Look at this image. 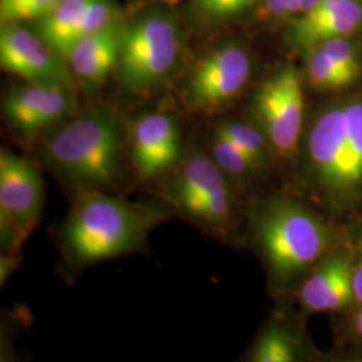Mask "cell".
<instances>
[{"instance_id": "obj_1", "label": "cell", "mask_w": 362, "mask_h": 362, "mask_svg": "<svg viewBox=\"0 0 362 362\" xmlns=\"http://www.w3.org/2000/svg\"><path fill=\"white\" fill-rule=\"evenodd\" d=\"M300 149V177L313 200L334 216L362 209V97L326 106Z\"/></svg>"}, {"instance_id": "obj_2", "label": "cell", "mask_w": 362, "mask_h": 362, "mask_svg": "<svg viewBox=\"0 0 362 362\" xmlns=\"http://www.w3.org/2000/svg\"><path fill=\"white\" fill-rule=\"evenodd\" d=\"M254 235L276 284L288 285L338 248L330 221L313 208L286 197L264 200L254 215Z\"/></svg>"}, {"instance_id": "obj_3", "label": "cell", "mask_w": 362, "mask_h": 362, "mask_svg": "<svg viewBox=\"0 0 362 362\" xmlns=\"http://www.w3.org/2000/svg\"><path fill=\"white\" fill-rule=\"evenodd\" d=\"M165 215L104 191H79L64 227V245L78 264L117 258L137 250Z\"/></svg>"}, {"instance_id": "obj_4", "label": "cell", "mask_w": 362, "mask_h": 362, "mask_svg": "<svg viewBox=\"0 0 362 362\" xmlns=\"http://www.w3.org/2000/svg\"><path fill=\"white\" fill-rule=\"evenodd\" d=\"M121 130L106 113L79 117L55 130L43 145L47 165L79 191H105L121 175Z\"/></svg>"}, {"instance_id": "obj_5", "label": "cell", "mask_w": 362, "mask_h": 362, "mask_svg": "<svg viewBox=\"0 0 362 362\" xmlns=\"http://www.w3.org/2000/svg\"><path fill=\"white\" fill-rule=\"evenodd\" d=\"M170 172L163 188L169 204L209 233L231 236L238 224L236 187L211 155L192 153Z\"/></svg>"}, {"instance_id": "obj_6", "label": "cell", "mask_w": 362, "mask_h": 362, "mask_svg": "<svg viewBox=\"0 0 362 362\" xmlns=\"http://www.w3.org/2000/svg\"><path fill=\"white\" fill-rule=\"evenodd\" d=\"M180 50V31L165 13H148L125 28L118 59L124 89L144 93L157 86L175 65Z\"/></svg>"}, {"instance_id": "obj_7", "label": "cell", "mask_w": 362, "mask_h": 362, "mask_svg": "<svg viewBox=\"0 0 362 362\" xmlns=\"http://www.w3.org/2000/svg\"><path fill=\"white\" fill-rule=\"evenodd\" d=\"M303 113L302 78L293 66L282 67L259 85L252 115L274 156L290 160L298 155L303 136Z\"/></svg>"}, {"instance_id": "obj_8", "label": "cell", "mask_w": 362, "mask_h": 362, "mask_svg": "<svg viewBox=\"0 0 362 362\" xmlns=\"http://www.w3.org/2000/svg\"><path fill=\"white\" fill-rule=\"evenodd\" d=\"M45 187L37 168L10 151L0 153L1 245L15 250L38 224Z\"/></svg>"}, {"instance_id": "obj_9", "label": "cell", "mask_w": 362, "mask_h": 362, "mask_svg": "<svg viewBox=\"0 0 362 362\" xmlns=\"http://www.w3.org/2000/svg\"><path fill=\"white\" fill-rule=\"evenodd\" d=\"M251 73L246 50L226 45L208 52L197 61L185 85L187 105L199 113H215L245 89Z\"/></svg>"}, {"instance_id": "obj_10", "label": "cell", "mask_w": 362, "mask_h": 362, "mask_svg": "<svg viewBox=\"0 0 362 362\" xmlns=\"http://www.w3.org/2000/svg\"><path fill=\"white\" fill-rule=\"evenodd\" d=\"M65 59L40 35L21 25H4L0 31V65L28 83L64 85L71 88Z\"/></svg>"}, {"instance_id": "obj_11", "label": "cell", "mask_w": 362, "mask_h": 362, "mask_svg": "<svg viewBox=\"0 0 362 362\" xmlns=\"http://www.w3.org/2000/svg\"><path fill=\"white\" fill-rule=\"evenodd\" d=\"M69 86L28 83L10 91L3 113L15 133L30 139L55 128L73 109Z\"/></svg>"}, {"instance_id": "obj_12", "label": "cell", "mask_w": 362, "mask_h": 362, "mask_svg": "<svg viewBox=\"0 0 362 362\" xmlns=\"http://www.w3.org/2000/svg\"><path fill=\"white\" fill-rule=\"evenodd\" d=\"M129 155L133 167L145 180L169 173L181 156L176 119L164 113H148L137 118L130 130Z\"/></svg>"}, {"instance_id": "obj_13", "label": "cell", "mask_w": 362, "mask_h": 362, "mask_svg": "<svg viewBox=\"0 0 362 362\" xmlns=\"http://www.w3.org/2000/svg\"><path fill=\"white\" fill-rule=\"evenodd\" d=\"M298 300L303 310L315 314L354 306L351 247H338L318 262L299 285Z\"/></svg>"}, {"instance_id": "obj_14", "label": "cell", "mask_w": 362, "mask_h": 362, "mask_svg": "<svg viewBox=\"0 0 362 362\" xmlns=\"http://www.w3.org/2000/svg\"><path fill=\"white\" fill-rule=\"evenodd\" d=\"M362 26V0H320L310 13L298 16L290 38L305 50L329 39L349 37Z\"/></svg>"}, {"instance_id": "obj_15", "label": "cell", "mask_w": 362, "mask_h": 362, "mask_svg": "<svg viewBox=\"0 0 362 362\" xmlns=\"http://www.w3.org/2000/svg\"><path fill=\"white\" fill-rule=\"evenodd\" d=\"M125 28L118 23L79 39L67 57L74 76L88 85L104 82L118 66Z\"/></svg>"}, {"instance_id": "obj_16", "label": "cell", "mask_w": 362, "mask_h": 362, "mask_svg": "<svg viewBox=\"0 0 362 362\" xmlns=\"http://www.w3.org/2000/svg\"><path fill=\"white\" fill-rule=\"evenodd\" d=\"M91 0H62L38 21V34L65 61L77 43L78 31Z\"/></svg>"}, {"instance_id": "obj_17", "label": "cell", "mask_w": 362, "mask_h": 362, "mask_svg": "<svg viewBox=\"0 0 362 362\" xmlns=\"http://www.w3.org/2000/svg\"><path fill=\"white\" fill-rule=\"evenodd\" d=\"M302 345L297 334L284 325H272L255 341L250 360L254 362H294L300 357Z\"/></svg>"}, {"instance_id": "obj_18", "label": "cell", "mask_w": 362, "mask_h": 362, "mask_svg": "<svg viewBox=\"0 0 362 362\" xmlns=\"http://www.w3.org/2000/svg\"><path fill=\"white\" fill-rule=\"evenodd\" d=\"M216 133L235 144L262 172L272 164V148L257 125L227 121L219 125Z\"/></svg>"}, {"instance_id": "obj_19", "label": "cell", "mask_w": 362, "mask_h": 362, "mask_svg": "<svg viewBox=\"0 0 362 362\" xmlns=\"http://www.w3.org/2000/svg\"><path fill=\"white\" fill-rule=\"evenodd\" d=\"M305 65L309 83L314 89L341 90L356 82L354 78L350 77L339 66H337L318 46L306 49Z\"/></svg>"}, {"instance_id": "obj_20", "label": "cell", "mask_w": 362, "mask_h": 362, "mask_svg": "<svg viewBox=\"0 0 362 362\" xmlns=\"http://www.w3.org/2000/svg\"><path fill=\"white\" fill-rule=\"evenodd\" d=\"M209 155L236 188L246 185L247 181L260 172L235 144L219 133H215Z\"/></svg>"}, {"instance_id": "obj_21", "label": "cell", "mask_w": 362, "mask_h": 362, "mask_svg": "<svg viewBox=\"0 0 362 362\" xmlns=\"http://www.w3.org/2000/svg\"><path fill=\"white\" fill-rule=\"evenodd\" d=\"M62 0H0V23L21 25L30 21H40L52 11Z\"/></svg>"}, {"instance_id": "obj_22", "label": "cell", "mask_w": 362, "mask_h": 362, "mask_svg": "<svg viewBox=\"0 0 362 362\" xmlns=\"http://www.w3.org/2000/svg\"><path fill=\"white\" fill-rule=\"evenodd\" d=\"M317 46L321 47L329 55V58L346 74H349L350 77L354 78L356 81L361 77L360 57L357 49L348 37L329 39Z\"/></svg>"}, {"instance_id": "obj_23", "label": "cell", "mask_w": 362, "mask_h": 362, "mask_svg": "<svg viewBox=\"0 0 362 362\" xmlns=\"http://www.w3.org/2000/svg\"><path fill=\"white\" fill-rule=\"evenodd\" d=\"M116 6L112 0H91L85 16L81 22L78 31V40L86 35L103 31L113 25H117ZM77 40V42H78Z\"/></svg>"}, {"instance_id": "obj_24", "label": "cell", "mask_w": 362, "mask_h": 362, "mask_svg": "<svg viewBox=\"0 0 362 362\" xmlns=\"http://www.w3.org/2000/svg\"><path fill=\"white\" fill-rule=\"evenodd\" d=\"M258 0H194L199 15L207 19H224L243 13Z\"/></svg>"}, {"instance_id": "obj_25", "label": "cell", "mask_w": 362, "mask_h": 362, "mask_svg": "<svg viewBox=\"0 0 362 362\" xmlns=\"http://www.w3.org/2000/svg\"><path fill=\"white\" fill-rule=\"evenodd\" d=\"M353 252V291L354 306L362 305V233L351 246Z\"/></svg>"}, {"instance_id": "obj_26", "label": "cell", "mask_w": 362, "mask_h": 362, "mask_svg": "<svg viewBox=\"0 0 362 362\" xmlns=\"http://www.w3.org/2000/svg\"><path fill=\"white\" fill-rule=\"evenodd\" d=\"M293 0H264L260 8V16L263 19H276L291 16Z\"/></svg>"}, {"instance_id": "obj_27", "label": "cell", "mask_w": 362, "mask_h": 362, "mask_svg": "<svg viewBox=\"0 0 362 362\" xmlns=\"http://www.w3.org/2000/svg\"><path fill=\"white\" fill-rule=\"evenodd\" d=\"M320 3V0H293V7H291V16L297 15H305L310 13L313 8Z\"/></svg>"}, {"instance_id": "obj_28", "label": "cell", "mask_w": 362, "mask_h": 362, "mask_svg": "<svg viewBox=\"0 0 362 362\" xmlns=\"http://www.w3.org/2000/svg\"><path fill=\"white\" fill-rule=\"evenodd\" d=\"M356 308L357 310L351 320V332H353V336L362 341V305Z\"/></svg>"}]
</instances>
